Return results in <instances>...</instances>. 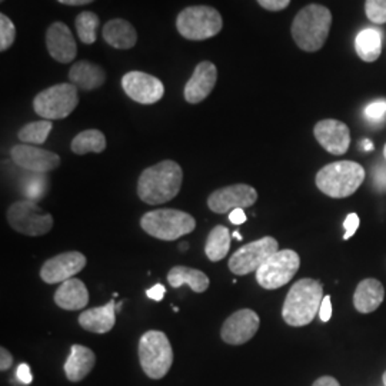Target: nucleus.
<instances>
[{"label": "nucleus", "mask_w": 386, "mask_h": 386, "mask_svg": "<svg viewBox=\"0 0 386 386\" xmlns=\"http://www.w3.org/2000/svg\"><path fill=\"white\" fill-rule=\"evenodd\" d=\"M312 386H340V383L334 376H320L313 382Z\"/></svg>", "instance_id": "nucleus-44"}, {"label": "nucleus", "mask_w": 386, "mask_h": 386, "mask_svg": "<svg viewBox=\"0 0 386 386\" xmlns=\"http://www.w3.org/2000/svg\"><path fill=\"white\" fill-rule=\"evenodd\" d=\"M116 302L110 299L104 307L84 311L79 315V325L85 331L104 335L113 329L116 323Z\"/></svg>", "instance_id": "nucleus-22"}, {"label": "nucleus", "mask_w": 386, "mask_h": 386, "mask_svg": "<svg viewBox=\"0 0 386 386\" xmlns=\"http://www.w3.org/2000/svg\"><path fill=\"white\" fill-rule=\"evenodd\" d=\"M355 50L363 62H375L382 52V35L375 29L359 32L355 39Z\"/></svg>", "instance_id": "nucleus-27"}, {"label": "nucleus", "mask_w": 386, "mask_h": 386, "mask_svg": "<svg viewBox=\"0 0 386 386\" xmlns=\"http://www.w3.org/2000/svg\"><path fill=\"white\" fill-rule=\"evenodd\" d=\"M168 282L172 288H180L182 285H189L196 293L206 292L209 288V278L199 269L188 267H173L168 273Z\"/></svg>", "instance_id": "nucleus-26"}, {"label": "nucleus", "mask_w": 386, "mask_h": 386, "mask_svg": "<svg viewBox=\"0 0 386 386\" xmlns=\"http://www.w3.org/2000/svg\"><path fill=\"white\" fill-rule=\"evenodd\" d=\"M86 256L77 251L59 253L44 263L40 278L49 285L64 283L82 271L86 267Z\"/></svg>", "instance_id": "nucleus-15"}, {"label": "nucleus", "mask_w": 386, "mask_h": 386, "mask_svg": "<svg viewBox=\"0 0 386 386\" xmlns=\"http://www.w3.org/2000/svg\"><path fill=\"white\" fill-rule=\"evenodd\" d=\"M57 2L66 6H86L89 3H93L95 0H57Z\"/></svg>", "instance_id": "nucleus-45"}, {"label": "nucleus", "mask_w": 386, "mask_h": 386, "mask_svg": "<svg viewBox=\"0 0 386 386\" xmlns=\"http://www.w3.org/2000/svg\"><path fill=\"white\" fill-rule=\"evenodd\" d=\"M279 251V243L272 236H265L240 247L229 259V269L236 276L256 272L273 253Z\"/></svg>", "instance_id": "nucleus-11"}, {"label": "nucleus", "mask_w": 386, "mask_h": 386, "mask_svg": "<svg viewBox=\"0 0 386 386\" xmlns=\"http://www.w3.org/2000/svg\"><path fill=\"white\" fill-rule=\"evenodd\" d=\"M70 149L75 155L102 153L106 149V136L97 129L84 131L73 137Z\"/></svg>", "instance_id": "nucleus-28"}, {"label": "nucleus", "mask_w": 386, "mask_h": 386, "mask_svg": "<svg viewBox=\"0 0 386 386\" xmlns=\"http://www.w3.org/2000/svg\"><path fill=\"white\" fill-rule=\"evenodd\" d=\"M365 169L358 162L339 160L323 166L315 177L318 189L329 197L343 199L354 195L365 180Z\"/></svg>", "instance_id": "nucleus-4"}, {"label": "nucleus", "mask_w": 386, "mask_h": 386, "mask_svg": "<svg viewBox=\"0 0 386 386\" xmlns=\"http://www.w3.org/2000/svg\"><path fill=\"white\" fill-rule=\"evenodd\" d=\"M53 300L64 311H80L89 303V291L82 280L72 278L60 283Z\"/></svg>", "instance_id": "nucleus-21"}, {"label": "nucleus", "mask_w": 386, "mask_h": 386, "mask_svg": "<svg viewBox=\"0 0 386 386\" xmlns=\"http://www.w3.org/2000/svg\"><path fill=\"white\" fill-rule=\"evenodd\" d=\"M165 293H166V289H165L164 285H162V283H156L155 287H152L146 291V296L152 300H156V302H160L162 299H164Z\"/></svg>", "instance_id": "nucleus-40"}, {"label": "nucleus", "mask_w": 386, "mask_h": 386, "mask_svg": "<svg viewBox=\"0 0 386 386\" xmlns=\"http://www.w3.org/2000/svg\"><path fill=\"white\" fill-rule=\"evenodd\" d=\"M96 365V355L84 345H72L70 355L65 362V374L70 382L85 379Z\"/></svg>", "instance_id": "nucleus-25"}, {"label": "nucleus", "mask_w": 386, "mask_h": 386, "mask_svg": "<svg viewBox=\"0 0 386 386\" xmlns=\"http://www.w3.org/2000/svg\"><path fill=\"white\" fill-rule=\"evenodd\" d=\"M300 267V258L292 249H282L273 253L255 272L260 288L275 291L289 283Z\"/></svg>", "instance_id": "nucleus-10"}, {"label": "nucleus", "mask_w": 386, "mask_h": 386, "mask_svg": "<svg viewBox=\"0 0 386 386\" xmlns=\"http://www.w3.org/2000/svg\"><path fill=\"white\" fill-rule=\"evenodd\" d=\"M343 228H345L343 239L345 240L351 239L355 235V232L358 231V228H359V216L356 213H349L347 216V219H345V222H343Z\"/></svg>", "instance_id": "nucleus-36"}, {"label": "nucleus", "mask_w": 386, "mask_h": 386, "mask_svg": "<svg viewBox=\"0 0 386 386\" xmlns=\"http://www.w3.org/2000/svg\"><path fill=\"white\" fill-rule=\"evenodd\" d=\"M16 26L12 19L5 13H0V52H6L16 40Z\"/></svg>", "instance_id": "nucleus-33"}, {"label": "nucleus", "mask_w": 386, "mask_h": 386, "mask_svg": "<svg viewBox=\"0 0 386 386\" xmlns=\"http://www.w3.org/2000/svg\"><path fill=\"white\" fill-rule=\"evenodd\" d=\"M105 42L119 50H129L137 42L136 28L125 19H112L102 29Z\"/></svg>", "instance_id": "nucleus-23"}, {"label": "nucleus", "mask_w": 386, "mask_h": 386, "mask_svg": "<svg viewBox=\"0 0 386 386\" xmlns=\"http://www.w3.org/2000/svg\"><path fill=\"white\" fill-rule=\"evenodd\" d=\"M184 182V171L175 160L166 159L146 168L137 180V196L148 205H164L175 199Z\"/></svg>", "instance_id": "nucleus-1"}, {"label": "nucleus", "mask_w": 386, "mask_h": 386, "mask_svg": "<svg viewBox=\"0 0 386 386\" xmlns=\"http://www.w3.org/2000/svg\"><path fill=\"white\" fill-rule=\"evenodd\" d=\"M10 156L15 165L33 173H48L60 165V156L57 153L26 144L13 146Z\"/></svg>", "instance_id": "nucleus-16"}, {"label": "nucleus", "mask_w": 386, "mask_h": 386, "mask_svg": "<svg viewBox=\"0 0 386 386\" xmlns=\"http://www.w3.org/2000/svg\"><path fill=\"white\" fill-rule=\"evenodd\" d=\"M229 220L233 225H242L247 222V213L243 209H235L229 213Z\"/></svg>", "instance_id": "nucleus-43"}, {"label": "nucleus", "mask_w": 386, "mask_h": 386, "mask_svg": "<svg viewBox=\"0 0 386 386\" xmlns=\"http://www.w3.org/2000/svg\"><path fill=\"white\" fill-rule=\"evenodd\" d=\"M256 2L269 12H280L291 5V0H256Z\"/></svg>", "instance_id": "nucleus-37"}, {"label": "nucleus", "mask_w": 386, "mask_h": 386, "mask_svg": "<svg viewBox=\"0 0 386 386\" xmlns=\"http://www.w3.org/2000/svg\"><path fill=\"white\" fill-rule=\"evenodd\" d=\"M122 88L140 105H153L165 95V86L160 79L140 70H131L122 77Z\"/></svg>", "instance_id": "nucleus-13"}, {"label": "nucleus", "mask_w": 386, "mask_h": 386, "mask_svg": "<svg viewBox=\"0 0 386 386\" xmlns=\"http://www.w3.org/2000/svg\"><path fill=\"white\" fill-rule=\"evenodd\" d=\"M365 13L371 22L376 25L386 23V0H367Z\"/></svg>", "instance_id": "nucleus-34"}, {"label": "nucleus", "mask_w": 386, "mask_h": 386, "mask_svg": "<svg viewBox=\"0 0 386 386\" xmlns=\"http://www.w3.org/2000/svg\"><path fill=\"white\" fill-rule=\"evenodd\" d=\"M313 135L325 151L336 156L347 153L351 146L349 128L336 119L319 120L313 128Z\"/></svg>", "instance_id": "nucleus-17"}, {"label": "nucleus", "mask_w": 386, "mask_h": 386, "mask_svg": "<svg viewBox=\"0 0 386 386\" xmlns=\"http://www.w3.org/2000/svg\"><path fill=\"white\" fill-rule=\"evenodd\" d=\"M323 287L316 279L303 278L293 283L282 307V318L289 327H307L319 315Z\"/></svg>", "instance_id": "nucleus-2"}, {"label": "nucleus", "mask_w": 386, "mask_h": 386, "mask_svg": "<svg viewBox=\"0 0 386 386\" xmlns=\"http://www.w3.org/2000/svg\"><path fill=\"white\" fill-rule=\"evenodd\" d=\"M216 82L218 69L215 64L209 62V60H203V62L196 65L192 76L185 85V100L191 105L200 104V102L205 100L212 93Z\"/></svg>", "instance_id": "nucleus-18"}, {"label": "nucleus", "mask_w": 386, "mask_h": 386, "mask_svg": "<svg viewBox=\"0 0 386 386\" xmlns=\"http://www.w3.org/2000/svg\"><path fill=\"white\" fill-rule=\"evenodd\" d=\"M385 299V288L378 279L367 278L358 283L354 293V307L359 313H372Z\"/></svg>", "instance_id": "nucleus-24"}, {"label": "nucleus", "mask_w": 386, "mask_h": 386, "mask_svg": "<svg viewBox=\"0 0 386 386\" xmlns=\"http://www.w3.org/2000/svg\"><path fill=\"white\" fill-rule=\"evenodd\" d=\"M140 226L148 235L159 240L172 242L192 233L196 228V220L184 211L156 209L142 216Z\"/></svg>", "instance_id": "nucleus-6"}, {"label": "nucleus", "mask_w": 386, "mask_h": 386, "mask_svg": "<svg viewBox=\"0 0 386 386\" xmlns=\"http://www.w3.org/2000/svg\"><path fill=\"white\" fill-rule=\"evenodd\" d=\"M231 249V232L228 228L218 225L215 226L206 239L205 243V253L209 260L219 262L223 258H226Z\"/></svg>", "instance_id": "nucleus-29"}, {"label": "nucleus", "mask_w": 386, "mask_h": 386, "mask_svg": "<svg viewBox=\"0 0 386 386\" xmlns=\"http://www.w3.org/2000/svg\"><path fill=\"white\" fill-rule=\"evenodd\" d=\"M232 236H233V238H236L238 240H242V236H240V233H239V232H236V231L233 232V235H232Z\"/></svg>", "instance_id": "nucleus-47"}, {"label": "nucleus", "mask_w": 386, "mask_h": 386, "mask_svg": "<svg viewBox=\"0 0 386 386\" xmlns=\"http://www.w3.org/2000/svg\"><path fill=\"white\" fill-rule=\"evenodd\" d=\"M140 367L151 379L165 378L173 365V349L166 334L148 331L139 340Z\"/></svg>", "instance_id": "nucleus-5"}, {"label": "nucleus", "mask_w": 386, "mask_h": 386, "mask_svg": "<svg viewBox=\"0 0 386 386\" xmlns=\"http://www.w3.org/2000/svg\"><path fill=\"white\" fill-rule=\"evenodd\" d=\"M79 105L77 88L69 84L50 86L33 99V110L46 120H59L68 117Z\"/></svg>", "instance_id": "nucleus-8"}, {"label": "nucleus", "mask_w": 386, "mask_h": 386, "mask_svg": "<svg viewBox=\"0 0 386 386\" xmlns=\"http://www.w3.org/2000/svg\"><path fill=\"white\" fill-rule=\"evenodd\" d=\"M260 319L252 309H239L222 325L220 338L228 345H243L249 342L259 331Z\"/></svg>", "instance_id": "nucleus-14"}, {"label": "nucleus", "mask_w": 386, "mask_h": 386, "mask_svg": "<svg viewBox=\"0 0 386 386\" xmlns=\"http://www.w3.org/2000/svg\"><path fill=\"white\" fill-rule=\"evenodd\" d=\"M177 33L192 42L215 37L223 29V19L218 9L206 5L188 6L176 17Z\"/></svg>", "instance_id": "nucleus-7"}, {"label": "nucleus", "mask_w": 386, "mask_h": 386, "mask_svg": "<svg viewBox=\"0 0 386 386\" xmlns=\"http://www.w3.org/2000/svg\"><path fill=\"white\" fill-rule=\"evenodd\" d=\"M100 25V19L96 13L90 10L80 12L75 19L76 33L79 40L84 45H93L97 39V29Z\"/></svg>", "instance_id": "nucleus-31"}, {"label": "nucleus", "mask_w": 386, "mask_h": 386, "mask_svg": "<svg viewBox=\"0 0 386 386\" xmlns=\"http://www.w3.org/2000/svg\"><path fill=\"white\" fill-rule=\"evenodd\" d=\"M0 2H2V3H3V2H5V0H0Z\"/></svg>", "instance_id": "nucleus-51"}, {"label": "nucleus", "mask_w": 386, "mask_h": 386, "mask_svg": "<svg viewBox=\"0 0 386 386\" xmlns=\"http://www.w3.org/2000/svg\"><path fill=\"white\" fill-rule=\"evenodd\" d=\"M319 318L322 322H329L332 318V302H331V296H325L320 305L319 309Z\"/></svg>", "instance_id": "nucleus-38"}, {"label": "nucleus", "mask_w": 386, "mask_h": 386, "mask_svg": "<svg viewBox=\"0 0 386 386\" xmlns=\"http://www.w3.org/2000/svg\"><path fill=\"white\" fill-rule=\"evenodd\" d=\"M332 26V13L327 6L308 5L295 16L291 33L303 52H318L327 44Z\"/></svg>", "instance_id": "nucleus-3"}, {"label": "nucleus", "mask_w": 386, "mask_h": 386, "mask_svg": "<svg viewBox=\"0 0 386 386\" xmlns=\"http://www.w3.org/2000/svg\"><path fill=\"white\" fill-rule=\"evenodd\" d=\"M48 189V177L45 176V173H33L32 176H29L25 182L23 186V192L26 195L28 199L30 200H40L45 197Z\"/></svg>", "instance_id": "nucleus-32"}, {"label": "nucleus", "mask_w": 386, "mask_h": 386, "mask_svg": "<svg viewBox=\"0 0 386 386\" xmlns=\"http://www.w3.org/2000/svg\"><path fill=\"white\" fill-rule=\"evenodd\" d=\"M69 82L77 89L92 92L102 88L106 82V72L97 64L90 60H77L69 70Z\"/></svg>", "instance_id": "nucleus-20"}, {"label": "nucleus", "mask_w": 386, "mask_h": 386, "mask_svg": "<svg viewBox=\"0 0 386 386\" xmlns=\"http://www.w3.org/2000/svg\"><path fill=\"white\" fill-rule=\"evenodd\" d=\"M383 156H385V159H386V145H385V148H383Z\"/></svg>", "instance_id": "nucleus-50"}, {"label": "nucleus", "mask_w": 386, "mask_h": 386, "mask_svg": "<svg viewBox=\"0 0 386 386\" xmlns=\"http://www.w3.org/2000/svg\"><path fill=\"white\" fill-rule=\"evenodd\" d=\"M256 200L258 192L255 188L247 184H236L212 192L208 197V206L212 212L223 215L235 209L251 208Z\"/></svg>", "instance_id": "nucleus-12"}, {"label": "nucleus", "mask_w": 386, "mask_h": 386, "mask_svg": "<svg viewBox=\"0 0 386 386\" xmlns=\"http://www.w3.org/2000/svg\"><path fill=\"white\" fill-rule=\"evenodd\" d=\"M52 120H36L26 124L23 128H20V131L17 132V137L26 145H44L48 140V136L52 132Z\"/></svg>", "instance_id": "nucleus-30"}, {"label": "nucleus", "mask_w": 386, "mask_h": 386, "mask_svg": "<svg viewBox=\"0 0 386 386\" xmlns=\"http://www.w3.org/2000/svg\"><path fill=\"white\" fill-rule=\"evenodd\" d=\"M16 376L19 378V380H22L23 383L29 385L32 383V372H30V367L26 363H20L19 367H17V371H16Z\"/></svg>", "instance_id": "nucleus-41"}, {"label": "nucleus", "mask_w": 386, "mask_h": 386, "mask_svg": "<svg viewBox=\"0 0 386 386\" xmlns=\"http://www.w3.org/2000/svg\"><path fill=\"white\" fill-rule=\"evenodd\" d=\"M46 48L59 64H70L77 55V45L72 30L64 22H53L46 30Z\"/></svg>", "instance_id": "nucleus-19"}, {"label": "nucleus", "mask_w": 386, "mask_h": 386, "mask_svg": "<svg viewBox=\"0 0 386 386\" xmlns=\"http://www.w3.org/2000/svg\"><path fill=\"white\" fill-rule=\"evenodd\" d=\"M9 225L19 233L42 236L52 231L53 216L44 212L37 202L30 199L17 200L8 209Z\"/></svg>", "instance_id": "nucleus-9"}, {"label": "nucleus", "mask_w": 386, "mask_h": 386, "mask_svg": "<svg viewBox=\"0 0 386 386\" xmlns=\"http://www.w3.org/2000/svg\"><path fill=\"white\" fill-rule=\"evenodd\" d=\"M362 146H363L365 151H372V149H374V144H372L371 140H368V139H365V140L362 142Z\"/></svg>", "instance_id": "nucleus-46"}, {"label": "nucleus", "mask_w": 386, "mask_h": 386, "mask_svg": "<svg viewBox=\"0 0 386 386\" xmlns=\"http://www.w3.org/2000/svg\"><path fill=\"white\" fill-rule=\"evenodd\" d=\"M13 365V356L6 348H0V371L5 372Z\"/></svg>", "instance_id": "nucleus-42"}, {"label": "nucleus", "mask_w": 386, "mask_h": 386, "mask_svg": "<svg viewBox=\"0 0 386 386\" xmlns=\"http://www.w3.org/2000/svg\"><path fill=\"white\" fill-rule=\"evenodd\" d=\"M382 379H383V385H385V386H386V372H385V374H383V378H382Z\"/></svg>", "instance_id": "nucleus-49"}, {"label": "nucleus", "mask_w": 386, "mask_h": 386, "mask_svg": "<svg viewBox=\"0 0 386 386\" xmlns=\"http://www.w3.org/2000/svg\"><path fill=\"white\" fill-rule=\"evenodd\" d=\"M374 180H375V186L379 191H386V166L385 165H379L375 169Z\"/></svg>", "instance_id": "nucleus-39"}, {"label": "nucleus", "mask_w": 386, "mask_h": 386, "mask_svg": "<svg viewBox=\"0 0 386 386\" xmlns=\"http://www.w3.org/2000/svg\"><path fill=\"white\" fill-rule=\"evenodd\" d=\"M122 305H124V302L116 303V311H120V309H122Z\"/></svg>", "instance_id": "nucleus-48"}, {"label": "nucleus", "mask_w": 386, "mask_h": 386, "mask_svg": "<svg viewBox=\"0 0 386 386\" xmlns=\"http://www.w3.org/2000/svg\"><path fill=\"white\" fill-rule=\"evenodd\" d=\"M386 115V100H378L365 108V116L372 122H380Z\"/></svg>", "instance_id": "nucleus-35"}]
</instances>
